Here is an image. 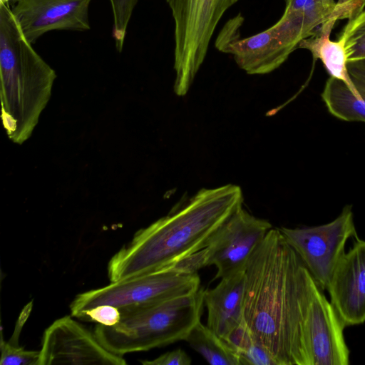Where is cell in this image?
I'll return each mask as SVG.
<instances>
[{
  "label": "cell",
  "instance_id": "obj_20",
  "mask_svg": "<svg viewBox=\"0 0 365 365\" xmlns=\"http://www.w3.org/2000/svg\"><path fill=\"white\" fill-rule=\"evenodd\" d=\"M109 1L113 17V37L115 40L116 49L121 52L123 48L128 25L138 0Z\"/></svg>",
  "mask_w": 365,
  "mask_h": 365
},
{
  "label": "cell",
  "instance_id": "obj_24",
  "mask_svg": "<svg viewBox=\"0 0 365 365\" xmlns=\"http://www.w3.org/2000/svg\"><path fill=\"white\" fill-rule=\"evenodd\" d=\"M144 365H190V357L182 349L168 351L152 360L140 361Z\"/></svg>",
  "mask_w": 365,
  "mask_h": 365
},
{
  "label": "cell",
  "instance_id": "obj_8",
  "mask_svg": "<svg viewBox=\"0 0 365 365\" xmlns=\"http://www.w3.org/2000/svg\"><path fill=\"white\" fill-rule=\"evenodd\" d=\"M279 229L322 291L327 289L333 272L346 252V242L357 237L351 205H346L336 218L324 225Z\"/></svg>",
  "mask_w": 365,
  "mask_h": 365
},
{
  "label": "cell",
  "instance_id": "obj_11",
  "mask_svg": "<svg viewBox=\"0 0 365 365\" xmlns=\"http://www.w3.org/2000/svg\"><path fill=\"white\" fill-rule=\"evenodd\" d=\"M345 324L317 284L304 319L302 349L304 365H348Z\"/></svg>",
  "mask_w": 365,
  "mask_h": 365
},
{
  "label": "cell",
  "instance_id": "obj_10",
  "mask_svg": "<svg viewBox=\"0 0 365 365\" xmlns=\"http://www.w3.org/2000/svg\"><path fill=\"white\" fill-rule=\"evenodd\" d=\"M72 316L54 321L44 331L38 365H125L123 356L107 349L96 334Z\"/></svg>",
  "mask_w": 365,
  "mask_h": 365
},
{
  "label": "cell",
  "instance_id": "obj_1",
  "mask_svg": "<svg viewBox=\"0 0 365 365\" xmlns=\"http://www.w3.org/2000/svg\"><path fill=\"white\" fill-rule=\"evenodd\" d=\"M312 277L279 228H272L245 269L244 323L276 365H304L302 328Z\"/></svg>",
  "mask_w": 365,
  "mask_h": 365
},
{
  "label": "cell",
  "instance_id": "obj_27",
  "mask_svg": "<svg viewBox=\"0 0 365 365\" xmlns=\"http://www.w3.org/2000/svg\"><path fill=\"white\" fill-rule=\"evenodd\" d=\"M19 0H0V3L9 5L10 3H16Z\"/></svg>",
  "mask_w": 365,
  "mask_h": 365
},
{
  "label": "cell",
  "instance_id": "obj_12",
  "mask_svg": "<svg viewBox=\"0 0 365 365\" xmlns=\"http://www.w3.org/2000/svg\"><path fill=\"white\" fill-rule=\"evenodd\" d=\"M91 0H19L11 9L24 37L31 44L54 30L90 29Z\"/></svg>",
  "mask_w": 365,
  "mask_h": 365
},
{
  "label": "cell",
  "instance_id": "obj_3",
  "mask_svg": "<svg viewBox=\"0 0 365 365\" xmlns=\"http://www.w3.org/2000/svg\"><path fill=\"white\" fill-rule=\"evenodd\" d=\"M0 78L3 125L9 138L21 145L46 108L56 73L24 37L9 5L1 3Z\"/></svg>",
  "mask_w": 365,
  "mask_h": 365
},
{
  "label": "cell",
  "instance_id": "obj_9",
  "mask_svg": "<svg viewBox=\"0 0 365 365\" xmlns=\"http://www.w3.org/2000/svg\"><path fill=\"white\" fill-rule=\"evenodd\" d=\"M272 228L268 220L252 215L242 206L235 210L214 232L206 247L209 266L217 268L213 279L245 271L252 253Z\"/></svg>",
  "mask_w": 365,
  "mask_h": 365
},
{
  "label": "cell",
  "instance_id": "obj_18",
  "mask_svg": "<svg viewBox=\"0 0 365 365\" xmlns=\"http://www.w3.org/2000/svg\"><path fill=\"white\" fill-rule=\"evenodd\" d=\"M227 341L236 349L240 365H276L269 353L254 339L245 323L231 333Z\"/></svg>",
  "mask_w": 365,
  "mask_h": 365
},
{
  "label": "cell",
  "instance_id": "obj_16",
  "mask_svg": "<svg viewBox=\"0 0 365 365\" xmlns=\"http://www.w3.org/2000/svg\"><path fill=\"white\" fill-rule=\"evenodd\" d=\"M338 20L341 19L335 16L324 22L312 36L302 40L298 48L309 50L314 60H321L331 77L344 81L351 90L357 91L349 73L348 61L342 41L330 39L331 32Z\"/></svg>",
  "mask_w": 365,
  "mask_h": 365
},
{
  "label": "cell",
  "instance_id": "obj_5",
  "mask_svg": "<svg viewBox=\"0 0 365 365\" xmlns=\"http://www.w3.org/2000/svg\"><path fill=\"white\" fill-rule=\"evenodd\" d=\"M321 5L284 11L271 27L247 38H240L243 17L239 14L223 26L215 41L221 52L232 55L237 66L248 74H266L278 68L299 43L312 36L327 21Z\"/></svg>",
  "mask_w": 365,
  "mask_h": 365
},
{
  "label": "cell",
  "instance_id": "obj_13",
  "mask_svg": "<svg viewBox=\"0 0 365 365\" xmlns=\"http://www.w3.org/2000/svg\"><path fill=\"white\" fill-rule=\"evenodd\" d=\"M327 290L346 327L365 322V240L356 237L344 254Z\"/></svg>",
  "mask_w": 365,
  "mask_h": 365
},
{
  "label": "cell",
  "instance_id": "obj_23",
  "mask_svg": "<svg viewBox=\"0 0 365 365\" xmlns=\"http://www.w3.org/2000/svg\"><path fill=\"white\" fill-rule=\"evenodd\" d=\"M207 266H209V255L205 247L163 269L172 270L182 274H192L197 273L198 270Z\"/></svg>",
  "mask_w": 365,
  "mask_h": 365
},
{
  "label": "cell",
  "instance_id": "obj_14",
  "mask_svg": "<svg viewBox=\"0 0 365 365\" xmlns=\"http://www.w3.org/2000/svg\"><path fill=\"white\" fill-rule=\"evenodd\" d=\"M244 287L245 271L222 277L215 287L203 291L206 325L226 340L244 324Z\"/></svg>",
  "mask_w": 365,
  "mask_h": 365
},
{
  "label": "cell",
  "instance_id": "obj_26",
  "mask_svg": "<svg viewBox=\"0 0 365 365\" xmlns=\"http://www.w3.org/2000/svg\"><path fill=\"white\" fill-rule=\"evenodd\" d=\"M324 4L329 7H334L336 3L334 0H323Z\"/></svg>",
  "mask_w": 365,
  "mask_h": 365
},
{
  "label": "cell",
  "instance_id": "obj_21",
  "mask_svg": "<svg viewBox=\"0 0 365 365\" xmlns=\"http://www.w3.org/2000/svg\"><path fill=\"white\" fill-rule=\"evenodd\" d=\"M1 365H38L40 352L26 350L11 342L1 344Z\"/></svg>",
  "mask_w": 365,
  "mask_h": 365
},
{
  "label": "cell",
  "instance_id": "obj_17",
  "mask_svg": "<svg viewBox=\"0 0 365 365\" xmlns=\"http://www.w3.org/2000/svg\"><path fill=\"white\" fill-rule=\"evenodd\" d=\"M212 365H240L235 347L200 322L185 339Z\"/></svg>",
  "mask_w": 365,
  "mask_h": 365
},
{
  "label": "cell",
  "instance_id": "obj_25",
  "mask_svg": "<svg viewBox=\"0 0 365 365\" xmlns=\"http://www.w3.org/2000/svg\"><path fill=\"white\" fill-rule=\"evenodd\" d=\"M315 1L317 0H285L284 11H292L302 9L308 4Z\"/></svg>",
  "mask_w": 365,
  "mask_h": 365
},
{
  "label": "cell",
  "instance_id": "obj_15",
  "mask_svg": "<svg viewBox=\"0 0 365 365\" xmlns=\"http://www.w3.org/2000/svg\"><path fill=\"white\" fill-rule=\"evenodd\" d=\"M347 67L357 91L351 90L344 81L330 76L322 97L329 112L336 118L365 123V60L349 61Z\"/></svg>",
  "mask_w": 365,
  "mask_h": 365
},
{
  "label": "cell",
  "instance_id": "obj_22",
  "mask_svg": "<svg viewBox=\"0 0 365 365\" xmlns=\"http://www.w3.org/2000/svg\"><path fill=\"white\" fill-rule=\"evenodd\" d=\"M76 318L96 322L104 326H113L120 319V310L110 305H100L79 312Z\"/></svg>",
  "mask_w": 365,
  "mask_h": 365
},
{
  "label": "cell",
  "instance_id": "obj_19",
  "mask_svg": "<svg viewBox=\"0 0 365 365\" xmlns=\"http://www.w3.org/2000/svg\"><path fill=\"white\" fill-rule=\"evenodd\" d=\"M338 39L344 44L348 62L365 60V10L349 19Z\"/></svg>",
  "mask_w": 365,
  "mask_h": 365
},
{
  "label": "cell",
  "instance_id": "obj_2",
  "mask_svg": "<svg viewBox=\"0 0 365 365\" xmlns=\"http://www.w3.org/2000/svg\"><path fill=\"white\" fill-rule=\"evenodd\" d=\"M242 203L237 185L200 190L138 230L112 257L108 265L110 282L168 268L205 248L214 232Z\"/></svg>",
  "mask_w": 365,
  "mask_h": 365
},
{
  "label": "cell",
  "instance_id": "obj_4",
  "mask_svg": "<svg viewBox=\"0 0 365 365\" xmlns=\"http://www.w3.org/2000/svg\"><path fill=\"white\" fill-rule=\"evenodd\" d=\"M203 291L200 287L191 294L119 309L116 324H97L94 333L107 349L120 356L185 341L200 322Z\"/></svg>",
  "mask_w": 365,
  "mask_h": 365
},
{
  "label": "cell",
  "instance_id": "obj_6",
  "mask_svg": "<svg viewBox=\"0 0 365 365\" xmlns=\"http://www.w3.org/2000/svg\"><path fill=\"white\" fill-rule=\"evenodd\" d=\"M174 20V91L185 96L203 63L214 31L240 0H165Z\"/></svg>",
  "mask_w": 365,
  "mask_h": 365
},
{
  "label": "cell",
  "instance_id": "obj_7",
  "mask_svg": "<svg viewBox=\"0 0 365 365\" xmlns=\"http://www.w3.org/2000/svg\"><path fill=\"white\" fill-rule=\"evenodd\" d=\"M200 285L197 273L182 274L160 269L79 294L70 305L71 315L76 317L82 311L104 304L118 309L151 304L193 294Z\"/></svg>",
  "mask_w": 365,
  "mask_h": 365
}]
</instances>
